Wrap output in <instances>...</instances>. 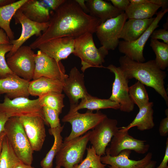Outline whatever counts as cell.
<instances>
[{
  "label": "cell",
  "mask_w": 168,
  "mask_h": 168,
  "mask_svg": "<svg viewBox=\"0 0 168 168\" xmlns=\"http://www.w3.org/2000/svg\"><path fill=\"white\" fill-rule=\"evenodd\" d=\"M89 15L99 19L101 23L115 17L122 12L111 3L103 0H86Z\"/></svg>",
  "instance_id": "7402d4cb"
},
{
  "label": "cell",
  "mask_w": 168,
  "mask_h": 168,
  "mask_svg": "<svg viewBox=\"0 0 168 168\" xmlns=\"http://www.w3.org/2000/svg\"><path fill=\"white\" fill-rule=\"evenodd\" d=\"M131 151L124 150L117 156H111L105 150V154L100 157L102 163L108 165L110 168H144L152 160V154L149 152L142 159L135 160L129 158Z\"/></svg>",
  "instance_id": "d6986e66"
},
{
  "label": "cell",
  "mask_w": 168,
  "mask_h": 168,
  "mask_svg": "<svg viewBox=\"0 0 168 168\" xmlns=\"http://www.w3.org/2000/svg\"><path fill=\"white\" fill-rule=\"evenodd\" d=\"M35 54L29 46L22 45L7 58V63L14 74L30 81L33 79L35 68Z\"/></svg>",
  "instance_id": "ba28073f"
},
{
  "label": "cell",
  "mask_w": 168,
  "mask_h": 168,
  "mask_svg": "<svg viewBox=\"0 0 168 168\" xmlns=\"http://www.w3.org/2000/svg\"><path fill=\"white\" fill-rule=\"evenodd\" d=\"M107 116L99 111L95 113L87 110L84 113L69 110L68 112L63 118V122H68L71 125V131L65 141H68L82 136L90 129H94Z\"/></svg>",
  "instance_id": "8992f818"
},
{
  "label": "cell",
  "mask_w": 168,
  "mask_h": 168,
  "mask_svg": "<svg viewBox=\"0 0 168 168\" xmlns=\"http://www.w3.org/2000/svg\"><path fill=\"white\" fill-rule=\"evenodd\" d=\"M160 7L148 1V2L141 4H130L125 13L128 19H148L152 17Z\"/></svg>",
  "instance_id": "83f0119b"
},
{
  "label": "cell",
  "mask_w": 168,
  "mask_h": 168,
  "mask_svg": "<svg viewBox=\"0 0 168 168\" xmlns=\"http://www.w3.org/2000/svg\"><path fill=\"white\" fill-rule=\"evenodd\" d=\"M27 0L16 1L0 7V27L5 32L10 41L15 39L14 33L10 26L11 20L17 11Z\"/></svg>",
  "instance_id": "4316f807"
},
{
  "label": "cell",
  "mask_w": 168,
  "mask_h": 168,
  "mask_svg": "<svg viewBox=\"0 0 168 168\" xmlns=\"http://www.w3.org/2000/svg\"><path fill=\"white\" fill-rule=\"evenodd\" d=\"M166 168H168V167H167Z\"/></svg>",
  "instance_id": "f907efd6"
},
{
  "label": "cell",
  "mask_w": 168,
  "mask_h": 168,
  "mask_svg": "<svg viewBox=\"0 0 168 168\" xmlns=\"http://www.w3.org/2000/svg\"><path fill=\"white\" fill-rule=\"evenodd\" d=\"M130 3L132 4H139L148 2V0H129Z\"/></svg>",
  "instance_id": "c3c4849f"
},
{
  "label": "cell",
  "mask_w": 168,
  "mask_h": 168,
  "mask_svg": "<svg viewBox=\"0 0 168 168\" xmlns=\"http://www.w3.org/2000/svg\"><path fill=\"white\" fill-rule=\"evenodd\" d=\"M91 131L68 141H63L55 158V168H73L81 163L89 142Z\"/></svg>",
  "instance_id": "5b68a950"
},
{
  "label": "cell",
  "mask_w": 168,
  "mask_h": 168,
  "mask_svg": "<svg viewBox=\"0 0 168 168\" xmlns=\"http://www.w3.org/2000/svg\"><path fill=\"white\" fill-rule=\"evenodd\" d=\"M157 162L156 161L151 160L150 162L144 168H154Z\"/></svg>",
  "instance_id": "681fc988"
},
{
  "label": "cell",
  "mask_w": 168,
  "mask_h": 168,
  "mask_svg": "<svg viewBox=\"0 0 168 168\" xmlns=\"http://www.w3.org/2000/svg\"><path fill=\"white\" fill-rule=\"evenodd\" d=\"M16 24H20L21 25L22 30L20 37L17 39L10 41L13 45L11 50L6 55L7 58L14 54L17 50L31 37L34 35L39 37L41 32L45 31L49 27V21L44 23H39L33 21L26 17L19 9L13 17Z\"/></svg>",
  "instance_id": "5bb4252c"
},
{
  "label": "cell",
  "mask_w": 168,
  "mask_h": 168,
  "mask_svg": "<svg viewBox=\"0 0 168 168\" xmlns=\"http://www.w3.org/2000/svg\"><path fill=\"white\" fill-rule=\"evenodd\" d=\"M38 98L30 100L20 97L11 99L5 96L3 102H0V111L9 118L25 116H38L45 120Z\"/></svg>",
  "instance_id": "52a82bcc"
},
{
  "label": "cell",
  "mask_w": 168,
  "mask_h": 168,
  "mask_svg": "<svg viewBox=\"0 0 168 168\" xmlns=\"http://www.w3.org/2000/svg\"></svg>",
  "instance_id": "816d5d0a"
},
{
  "label": "cell",
  "mask_w": 168,
  "mask_h": 168,
  "mask_svg": "<svg viewBox=\"0 0 168 168\" xmlns=\"http://www.w3.org/2000/svg\"><path fill=\"white\" fill-rule=\"evenodd\" d=\"M4 132L13 150L20 160L25 164L31 166L34 151L19 117L9 118L5 123Z\"/></svg>",
  "instance_id": "3957f363"
},
{
  "label": "cell",
  "mask_w": 168,
  "mask_h": 168,
  "mask_svg": "<svg viewBox=\"0 0 168 168\" xmlns=\"http://www.w3.org/2000/svg\"><path fill=\"white\" fill-rule=\"evenodd\" d=\"M168 138L167 139L166 142V147L165 153L163 158L160 165L157 168H166L168 167Z\"/></svg>",
  "instance_id": "ab89813d"
},
{
  "label": "cell",
  "mask_w": 168,
  "mask_h": 168,
  "mask_svg": "<svg viewBox=\"0 0 168 168\" xmlns=\"http://www.w3.org/2000/svg\"><path fill=\"white\" fill-rule=\"evenodd\" d=\"M155 17L143 19H129L124 23L121 30L120 39L131 42L138 38L146 30Z\"/></svg>",
  "instance_id": "603a6c76"
},
{
  "label": "cell",
  "mask_w": 168,
  "mask_h": 168,
  "mask_svg": "<svg viewBox=\"0 0 168 168\" xmlns=\"http://www.w3.org/2000/svg\"><path fill=\"white\" fill-rule=\"evenodd\" d=\"M129 94L132 102L139 109L150 102L148 93L145 85L138 81L129 87Z\"/></svg>",
  "instance_id": "1f68e13d"
},
{
  "label": "cell",
  "mask_w": 168,
  "mask_h": 168,
  "mask_svg": "<svg viewBox=\"0 0 168 168\" xmlns=\"http://www.w3.org/2000/svg\"><path fill=\"white\" fill-rule=\"evenodd\" d=\"M124 12L117 16L100 23L95 33L102 46L108 50H114L118 46L121 32L127 19Z\"/></svg>",
  "instance_id": "8fae6325"
},
{
  "label": "cell",
  "mask_w": 168,
  "mask_h": 168,
  "mask_svg": "<svg viewBox=\"0 0 168 168\" xmlns=\"http://www.w3.org/2000/svg\"><path fill=\"white\" fill-rule=\"evenodd\" d=\"M42 111L45 123L49 125L51 128H54L61 126L59 118L60 114L57 111L46 106H43Z\"/></svg>",
  "instance_id": "d590c367"
},
{
  "label": "cell",
  "mask_w": 168,
  "mask_h": 168,
  "mask_svg": "<svg viewBox=\"0 0 168 168\" xmlns=\"http://www.w3.org/2000/svg\"><path fill=\"white\" fill-rule=\"evenodd\" d=\"M149 2L157 5L161 7V10L164 11L168 9V0H148Z\"/></svg>",
  "instance_id": "60d3db41"
},
{
  "label": "cell",
  "mask_w": 168,
  "mask_h": 168,
  "mask_svg": "<svg viewBox=\"0 0 168 168\" xmlns=\"http://www.w3.org/2000/svg\"><path fill=\"white\" fill-rule=\"evenodd\" d=\"M168 11V9L161 10L157 13L156 17L151 25L136 40L131 42L120 41L118 46L119 51L132 60L138 62H144L145 59L143 51L145 44L153 31L159 26V23Z\"/></svg>",
  "instance_id": "9c48e42d"
},
{
  "label": "cell",
  "mask_w": 168,
  "mask_h": 168,
  "mask_svg": "<svg viewBox=\"0 0 168 168\" xmlns=\"http://www.w3.org/2000/svg\"><path fill=\"white\" fill-rule=\"evenodd\" d=\"M64 127L63 125L49 129V133L54 136V141L50 150L40 161V165L42 168H52L54 159L59 150L63 141L61 133Z\"/></svg>",
  "instance_id": "f1b7e54d"
},
{
  "label": "cell",
  "mask_w": 168,
  "mask_h": 168,
  "mask_svg": "<svg viewBox=\"0 0 168 168\" xmlns=\"http://www.w3.org/2000/svg\"><path fill=\"white\" fill-rule=\"evenodd\" d=\"M113 73L114 79L112 84L111 95L109 98L118 103L120 111L127 113L132 111L134 104L129 94L128 79L126 77L120 67L111 64L105 67Z\"/></svg>",
  "instance_id": "30bf717a"
},
{
  "label": "cell",
  "mask_w": 168,
  "mask_h": 168,
  "mask_svg": "<svg viewBox=\"0 0 168 168\" xmlns=\"http://www.w3.org/2000/svg\"><path fill=\"white\" fill-rule=\"evenodd\" d=\"M119 62L120 67L128 80L134 78L144 85L152 88L168 105V96L164 86L166 74L158 67L155 60L138 62L124 55L120 57Z\"/></svg>",
  "instance_id": "7a4b0ae2"
},
{
  "label": "cell",
  "mask_w": 168,
  "mask_h": 168,
  "mask_svg": "<svg viewBox=\"0 0 168 168\" xmlns=\"http://www.w3.org/2000/svg\"><path fill=\"white\" fill-rule=\"evenodd\" d=\"M73 54L81 59V70L84 72L91 67L104 68L102 64L108 54V50L103 46L97 48L93 34L88 33L75 39Z\"/></svg>",
  "instance_id": "277c9868"
},
{
  "label": "cell",
  "mask_w": 168,
  "mask_h": 168,
  "mask_svg": "<svg viewBox=\"0 0 168 168\" xmlns=\"http://www.w3.org/2000/svg\"><path fill=\"white\" fill-rule=\"evenodd\" d=\"M153 103L149 102L146 105L139 109V111L134 120L126 127H122L125 130L136 127L138 130L143 131L152 128L155 126L153 121Z\"/></svg>",
  "instance_id": "d4e9b609"
},
{
  "label": "cell",
  "mask_w": 168,
  "mask_h": 168,
  "mask_svg": "<svg viewBox=\"0 0 168 168\" xmlns=\"http://www.w3.org/2000/svg\"><path fill=\"white\" fill-rule=\"evenodd\" d=\"M9 118L6 114L0 111V134L4 131L5 123Z\"/></svg>",
  "instance_id": "b9f144b4"
},
{
  "label": "cell",
  "mask_w": 168,
  "mask_h": 168,
  "mask_svg": "<svg viewBox=\"0 0 168 168\" xmlns=\"http://www.w3.org/2000/svg\"><path fill=\"white\" fill-rule=\"evenodd\" d=\"M46 30L30 45L36 49L41 44L54 38L70 37L75 39L86 33H95L100 20L85 13L75 0H65L51 12Z\"/></svg>",
  "instance_id": "6da1fadb"
},
{
  "label": "cell",
  "mask_w": 168,
  "mask_h": 168,
  "mask_svg": "<svg viewBox=\"0 0 168 168\" xmlns=\"http://www.w3.org/2000/svg\"><path fill=\"white\" fill-rule=\"evenodd\" d=\"M16 1L15 0H0V7L12 3Z\"/></svg>",
  "instance_id": "f6af8a7d"
},
{
  "label": "cell",
  "mask_w": 168,
  "mask_h": 168,
  "mask_svg": "<svg viewBox=\"0 0 168 168\" xmlns=\"http://www.w3.org/2000/svg\"><path fill=\"white\" fill-rule=\"evenodd\" d=\"M64 94L56 92H50L38 97L41 106H46L57 111L60 114L62 113L64 107L63 99Z\"/></svg>",
  "instance_id": "d6a6232c"
},
{
  "label": "cell",
  "mask_w": 168,
  "mask_h": 168,
  "mask_svg": "<svg viewBox=\"0 0 168 168\" xmlns=\"http://www.w3.org/2000/svg\"><path fill=\"white\" fill-rule=\"evenodd\" d=\"M13 47L12 44H0V79L5 78L14 74L7 64L6 54L10 52Z\"/></svg>",
  "instance_id": "e575fe53"
},
{
  "label": "cell",
  "mask_w": 168,
  "mask_h": 168,
  "mask_svg": "<svg viewBox=\"0 0 168 168\" xmlns=\"http://www.w3.org/2000/svg\"><path fill=\"white\" fill-rule=\"evenodd\" d=\"M117 125V120L107 117L91 131L89 141L99 156L105 155L106 147L120 128Z\"/></svg>",
  "instance_id": "7c38bea8"
},
{
  "label": "cell",
  "mask_w": 168,
  "mask_h": 168,
  "mask_svg": "<svg viewBox=\"0 0 168 168\" xmlns=\"http://www.w3.org/2000/svg\"><path fill=\"white\" fill-rule=\"evenodd\" d=\"M166 117L162 119L160 122L159 132L162 137H166L168 134V110L165 111Z\"/></svg>",
  "instance_id": "74e56055"
},
{
  "label": "cell",
  "mask_w": 168,
  "mask_h": 168,
  "mask_svg": "<svg viewBox=\"0 0 168 168\" xmlns=\"http://www.w3.org/2000/svg\"><path fill=\"white\" fill-rule=\"evenodd\" d=\"M150 37L152 39L162 40L164 43L168 44V31L166 29H160L154 30Z\"/></svg>",
  "instance_id": "8d00e7d4"
},
{
  "label": "cell",
  "mask_w": 168,
  "mask_h": 168,
  "mask_svg": "<svg viewBox=\"0 0 168 168\" xmlns=\"http://www.w3.org/2000/svg\"><path fill=\"white\" fill-rule=\"evenodd\" d=\"M110 147L106 148L111 156H117L122 151L127 150L133 151L139 154H144L150 148L146 141L134 138L130 135L128 131L120 128L113 136Z\"/></svg>",
  "instance_id": "9a60e30c"
},
{
  "label": "cell",
  "mask_w": 168,
  "mask_h": 168,
  "mask_svg": "<svg viewBox=\"0 0 168 168\" xmlns=\"http://www.w3.org/2000/svg\"><path fill=\"white\" fill-rule=\"evenodd\" d=\"M109 1L116 8L124 12L130 4L129 0H110Z\"/></svg>",
  "instance_id": "f35d334b"
},
{
  "label": "cell",
  "mask_w": 168,
  "mask_h": 168,
  "mask_svg": "<svg viewBox=\"0 0 168 168\" xmlns=\"http://www.w3.org/2000/svg\"><path fill=\"white\" fill-rule=\"evenodd\" d=\"M150 46L155 54L156 65L161 69L164 70L168 66V44L151 39Z\"/></svg>",
  "instance_id": "4dcf8cb0"
},
{
  "label": "cell",
  "mask_w": 168,
  "mask_h": 168,
  "mask_svg": "<svg viewBox=\"0 0 168 168\" xmlns=\"http://www.w3.org/2000/svg\"><path fill=\"white\" fill-rule=\"evenodd\" d=\"M19 9L28 18L39 23L49 22L52 11L47 0H27Z\"/></svg>",
  "instance_id": "44dd1931"
},
{
  "label": "cell",
  "mask_w": 168,
  "mask_h": 168,
  "mask_svg": "<svg viewBox=\"0 0 168 168\" xmlns=\"http://www.w3.org/2000/svg\"><path fill=\"white\" fill-rule=\"evenodd\" d=\"M63 91L69 99L70 106L77 105L80 99L90 95L85 85L84 74L76 67L71 68L69 75L65 79Z\"/></svg>",
  "instance_id": "e0dca14e"
},
{
  "label": "cell",
  "mask_w": 168,
  "mask_h": 168,
  "mask_svg": "<svg viewBox=\"0 0 168 168\" xmlns=\"http://www.w3.org/2000/svg\"><path fill=\"white\" fill-rule=\"evenodd\" d=\"M119 105L116 102L108 99H102L91 96L83 98L78 104L74 106H70V110L73 111L86 109L93 111L100 109H119Z\"/></svg>",
  "instance_id": "484cf974"
},
{
  "label": "cell",
  "mask_w": 168,
  "mask_h": 168,
  "mask_svg": "<svg viewBox=\"0 0 168 168\" xmlns=\"http://www.w3.org/2000/svg\"><path fill=\"white\" fill-rule=\"evenodd\" d=\"M5 134L4 131L0 134V156L1 155L2 146V143Z\"/></svg>",
  "instance_id": "7dc6e473"
},
{
  "label": "cell",
  "mask_w": 168,
  "mask_h": 168,
  "mask_svg": "<svg viewBox=\"0 0 168 168\" xmlns=\"http://www.w3.org/2000/svg\"><path fill=\"white\" fill-rule=\"evenodd\" d=\"M10 44V40L4 30L0 29V44Z\"/></svg>",
  "instance_id": "7bdbcfd3"
},
{
  "label": "cell",
  "mask_w": 168,
  "mask_h": 168,
  "mask_svg": "<svg viewBox=\"0 0 168 168\" xmlns=\"http://www.w3.org/2000/svg\"><path fill=\"white\" fill-rule=\"evenodd\" d=\"M63 83L58 80L41 77L30 81L28 91L30 95L38 97L50 92L62 93Z\"/></svg>",
  "instance_id": "cb8c5ba5"
},
{
  "label": "cell",
  "mask_w": 168,
  "mask_h": 168,
  "mask_svg": "<svg viewBox=\"0 0 168 168\" xmlns=\"http://www.w3.org/2000/svg\"><path fill=\"white\" fill-rule=\"evenodd\" d=\"M14 168H34L31 166L26 165L21 162L18 164Z\"/></svg>",
  "instance_id": "bcb514c9"
},
{
  "label": "cell",
  "mask_w": 168,
  "mask_h": 168,
  "mask_svg": "<svg viewBox=\"0 0 168 168\" xmlns=\"http://www.w3.org/2000/svg\"><path fill=\"white\" fill-rule=\"evenodd\" d=\"M29 82L14 74L0 79V95L5 94L12 99L20 97L28 98L30 95L28 91Z\"/></svg>",
  "instance_id": "ffe728a7"
},
{
  "label": "cell",
  "mask_w": 168,
  "mask_h": 168,
  "mask_svg": "<svg viewBox=\"0 0 168 168\" xmlns=\"http://www.w3.org/2000/svg\"><path fill=\"white\" fill-rule=\"evenodd\" d=\"M35 67L33 79L41 77L57 80L64 83L68 75L61 61L58 62L40 50L35 54Z\"/></svg>",
  "instance_id": "4fadbf2b"
},
{
  "label": "cell",
  "mask_w": 168,
  "mask_h": 168,
  "mask_svg": "<svg viewBox=\"0 0 168 168\" xmlns=\"http://www.w3.org/2000/svg\"><path fill=\"white\" fill-rule=\"evenodd\" d=\"M75 43V39L72 37L58 38L41 44L36 49L59 62L73 53Z\"/></svg>",
  "instance_id": "ac0fdd59"
},
{
  "label": "cell",
  "mask_w": 168,
  "mask_h": 168,
  "mask_svg": "<svg viewBox=\"0 0 168 168\" xmlns=\"http://www.w3.org/2000/svg\"><path fill=\"white\" fill-rule=\"evenodd\" d=\"M83 11L86 13H89L88 8L86 4V0H75Z\"/></svg>",
  "instance_id": "ee69618b"
},
{
  "label": "cell",
  "mask_w": 168,
  "mask_h": 168,
  "mask_svg": "<svg viewBox=\"0 0 168 168\" xmlns=\"http://www.w3.org/2000/svg\"><path fill=\"white\" fill-rule=\"evenodd\" d=\"M21 162L5 135L0 156V168H14Z\"/></svg>",
  "instance_id": "f546056e"
},
{
  "label": "cell",
  "mask_w": 168,
  "mask_h": 168,
  "mask_svg": "<svg viewBox=\"0 0 168 168\" xmlns=\"http://www.w3.org/2000/svg\"><path fill=\"white\" fill-rule=\"evenodd\" d=\"M21 123L33 151L42 149L46 137L45 122L38 116H25L19 117Z\"/></svg>",
  "instance_id": "2e32d148"
},
{
  "label": "cell",
  "mask_w": 168,
  "mask_h": 168,
  "mask_svg": "<svg viewBox=\"0 0 168 168\" xmlns=\"http://www.w3.org/2000/svg\"><path fill=\"white\" fill-rule=\"evenodd\" d=\"M86 149V158L80 163L74 165L73 168H105L106 165L101 163V156L96 154L92 146H90Z\"/></svg>",
  "instance_id": "836d02e7"
}]
</instances>
